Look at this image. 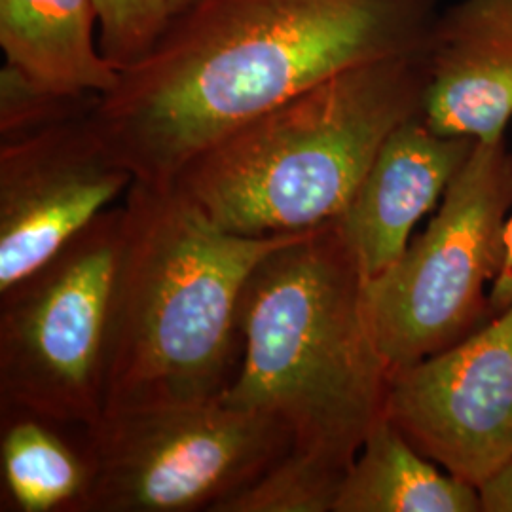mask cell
Segmentation results:
<instances>
[{
  "instance_id": "6da1fadb",
  "label": "cell",
  "mask_w": 512,
  "mask_h": 512,
  "mask_svg": "<svg viewBox=\"0 0 512 512\" xmlns=\"http://www.w3.org/2000/svg\"><path fill=\"white\" fill-rule=\"evenodd\" d=\"M439 0H196L92 110L137 181L173 184L222 137L349 67L420 52Z\"/></svg>"
},
{
  "instance_id": "7a4b0ae2",
  "label": "cell",
  "mask_w": 512,
  "mask_h": 512,
  "mask_svg": "<svg viewBox=\"0 0 512 512\" xmlns=\"http://www.w3.org/2000/svg\"><path fill=\"white\" fill-rule=\"evenodd\" d=\"M366 291L336 219L274 249L241 294L243 353L222 397L279 421L293 450L342 473L384 418L391 380Z\"/></svg>"
},
{
  "instance_id": "3957f363",
  "label": "cell",
  "mask_w": 512,
  "mask_h": 512,
  "mask_svg": "<svg viewBox=\"0 0 512 512\" xmlns=\"http://www.w3.org/2000/svg\"><path fill=\"white\" fill-rule=\"evenodd\" d=\"M122 203L103 412L222 399L243 353V289L256 266L300 232L232 234L177 184L135 179Z\"/></svg>"
},
{
  "instance_id": "277c9868",
  "label": "cell",
  "mask_w": 512,
  "mask_h": 512,
  "mask_svg": "<svg viewBox=\"0 0 512 512\" xmlns=\"http://www.w3.org/2000/svg\"><path fill=\"white\" fill-rule=\"evenodd\" d=\"M421 50L317 82L205 148L173 184L239 236L302 232L340 217L385 139L423 112Z\"/></svg>"
},
{
  "instance_id": "5b68a950",
  "label": "cell",
  "mask_w": 512,
  "mask_h": 512,
  "mask_svg": "<svg viewBox=\"0 0 512 512\" xmlns=\"http://www.w3.org/2000/svg\"><path fill=\"white\" fill-rule=\"evenodd\" d=\"M124 224V203H116L0 291V412L82 427L103 414Z\"/></svg>"
},
{
  "instance_id": "8992f818",
  "label": "cell",
  "mask_w": 512,
  "mask_h": 512,
  "mask_svg": "<svg viewBox=\"0 0 512 512\" xmlns=\"http://www.w3.org/2000/svg\"><path fill=\"white\" fill-rule=\"evenodd\" d=\"M512 209L507 137L476 141L433 219L368 283V311L391 372L471 336L494 317L490 289Z\"/></svg>"
},
{
  "instance_id": "52a82bcc",
  "label": "cell",
  "mask_w": 512,
  "mask_h": 512,
  "mask_svg": "<svg viewBox=\"0 0 512 512\" xmlns=\"http://www.w3.org/2000/svg\"><path fill=\"white\" fill-rule=\"evenodd\" d=\"M84 431L80 512H215L293 446L279 421L222 399L109 410Z\"/></svg>"
},
{
  "instance_id": "ba28073f",
  "label": "cell",
  "mask_w": 512,
  "mask_h": 512,
  "mask_svg": "<svg viewBox=\"0 0 512 512\" xmlns=\"http://www.w3.org/2000/svg\"><path fill=\"white\" fill-rule=\"evenodd\" d=\"M385 416L423 456L480 486L512 459V308L391 372Z\"/></svg>"
},
{
  "instance_id": "9c48e42d",
  "label": "cell",
  "mask_w": 512,
  "mask_h": 512,
  "mask_svg": "<svg viewBox=\"0 0 512 512\" xmlns=\"http://www.w3.org/2000/svg\"><path fill=\"white\" fill-rule=\"evenodd\" d=\"M133 181L92 114L0 141V291L57 255Z\"/></svg>"
},
{
  "instance_id": "30bf717a",
  "label": "cell",
  "mask_w": 512,
  "mask_h": 512,
  "mask_svg": "<svg viewBox=\"0 0 512 512\" xmlns=\"http://www.w3.org/2000/svg\"><path fill=\"white\" fill-rule=\"evenodd\" d=\"M423 118L442 135L507 137L512 120V0H458L423 42Z\"/></svg>"
},
{
  "instance_id": "8fae6325",
  "label": "cell",
  "mask_w": 512,
  "mask_h": 512,
  "mask_svg": "<svg viewBox=\"0 0 512 512\" xmlns=\"http://www.w3.org/2000/svg\"><path fill=\"white\" fill-rule=\"evenodd\" d=\"M475 143L442 135L423 114L385 139L348 207L336 217L366 283L404 255L416 224L439 207Z\"/></svg>"
},
{
  "instance_id": "7c38bea8",
  "label": "cell",
  "mask_w": 512,
  "mask_h": 512,
  "mask_svg": "<svg viewBox=\"0 0 512 512\" xmlns=\"http://www.w3.org/2000/svg\"><path fill=\"white\" fill-rule=\"evenodd\" d=\"M95 0H0L6 65L59 95H105L120 73L93 38Z\"/></svg>"
},
{
  "instance_id": "4fadbf2b",
  "label": "cell",
  "mask_w": 512,
  "mask_h": 512,
  "mask_svg": "<svg viewBox=\"0 0 512 512\" xmlns=\"http://www.w3.org/2000/svg\"><path fill=\"white\" fill-rule=\"evenodd\" d=\"M332 512H482L478 488L423 456L384 416L349 465Z\"/></svg>"
},
{
  "instance_id": "5bb4252c",
  "label": "cell",
  "mask_w": 512,
  "mask_h": 512,
  "mask_svg": "<svg viewBox=\"0 0 512 512\" xmlns=\"http://www.w3.org/2000/svg\"><path fill=\"white\" fill-rule=\"evenodd\" d=\"M0 414L2 511L80 512L93 478L84 427Z\"/></svg>"
},
{
  "instance_id": "9a60e30c",
  "label": "cell",
  "mask_w": 512,
  "mask_h": 512,
  "mask_svg": "<svg viewBox=\"0 0 512 512\" xmlns=\"http://www.w3.org/2000/svg\"><path fill=\"white\" fill-rule=\"evenodd\" d=\"M346 473L289 448L215 512H332Z\"/></svg>"
},
{
  "instance_id": "2e32d148",
  "label": "cell",
  "mask_w": 512,
  "mask_h": 512,
  "mask_svg": "<svg viewBox=\"0 0 512 512\" xmlns=\"http://www.w3.org/2000/svg\"><path fill=\"white\" fill-rule=\"evenodd\" d=\"M99 95L48 92L10 65L0 73V141L16 139L59 122L92 114Z\"/></svg>"
},
{
  "instance_id": "e0dca14e",
  "label": "cell",
  "mask_w": 512,
  "mask_h": 512,
  "mask_svg": "<svg viewBox=\"0 0 512 512\" xmlns=\"http://www.w3.org/2000/svg\"><path fill=\"white\" fill-rule=\"evenodd\" d=\"M99 48L118 73L152 50L171 21L165 0H95Z\"/></svg>"
},
{
  "instance_id": "ac0fdd59",
  "label": "cell",
  "mask_w": 512,
  "mask_h": 512,
  "mask_svg": "<svg viewBox=\"0 0 512 512\" xmlns=\"http://www.w3.org/2000/svg\"><path fill=\"white\" fill-rule=\"evenodd\" d=\"M478 495L482 512H512V459L478 486Z\"/></svg>"
},
{
  "instance_id": "d6986e66",
  "label": "cell",
  "mask_w": 512,
  "mask_h": 512,
  "mask_svg": "<svg viewBox=\"0 0 512 512\" xmlns=\"http://www.w3.org/2000/svg\"><path fill=\"white\" fill-rule=\"evenodd\" d=\"M490 308L492 313L512 308V209L505 224V238H503V260L499 274L495 277L494 285L490 289Z\"/></svg>"
},
{
  "instance_id": "ffe728a7",
  "label": "cell",
  "mask_w": 512,
  "mask_h": 512,
  "mask_svg": "<svg viewBox=\"0 0 512 512\" xmlns=\"http://www.w3.org/2000/svg\"><path fill=\"white\" fill-rule=\"evenodd\" d=\"M167 2V8H169V12H171V18L173 16H177L179 12H183L184 8H188L192 2H196V0H165Z\"/></svg>"
}]
</instances>
